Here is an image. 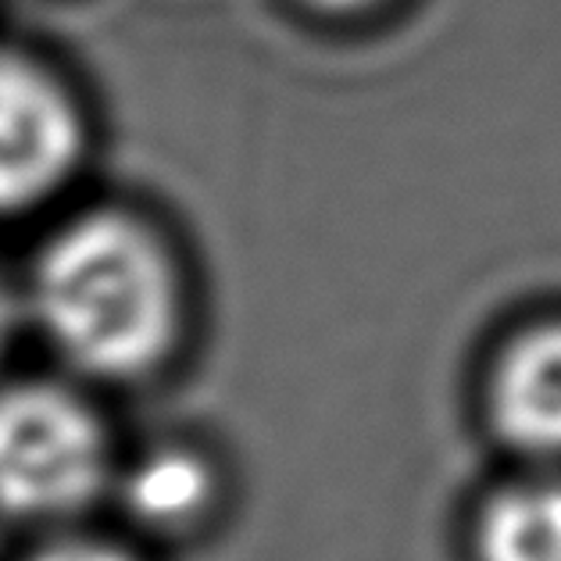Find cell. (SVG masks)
Returning <instances> with one entry per match:
<instances>
[{"label":"cell","mask_w":561,"mask_h":561,"mask_svg":"<svg viewBox=\"0 0 561 561\" xmlns=\"http://www.w3.org/2000/svg\"><path fill=\"white\" fill-rule=\"evenodd\" d=\"M483 561H561V479L515 483L479 523Z\"/></svg>","instance_id":"cell-6"},{"label":"cell","mask_w":561,"mask_h":561,"mask_svg":"<svg viewBox=\"0 0 561 561\" xmlns=\"http://www.w3.org/2000/svg\"><path fill=\"white\" fill-rule=\"evenodd\" d=\"M25 561H140L129 547L107 537H87V533H58L33 547Z\"/></svg>","instance_id":"cell-7"},{"label":"cell","mask_w":561,"mask_h":561,"mask_svg":"<svg viewBox=\"0 0 561 561\" xmlns=\"http://www.w3.org/2000/svg\"><path fill=\"white\" fill-rule=\"evenodd\" d=\"M490 412L497 433L529 455H561V322L533 325L501 354Z\"/></svg>","instance_id":"cell-4"},{"label":"cell","mask_w":561,"mask_h":561,"mask_svg":"<svg viewBox=\"0 0 561 561\" xmlns=\"http://www.w3.org/2000/svg\"><path fill=\"white\" fill-rule=\"evenodd\" d=\"M115 450L98 408L61 379L0 382V515L65 526L115 483Z\"/></svg>","instance_id":"cell-2"},{"label":"cell","mask_w":561,"mask_h":561,"mask_svg":"<svg viewBox=\"0 0 561 561\" xmlns=\"http://www.w3.org/2000/svg\"><path fill=\"white\" fill-rule=\"evenodd\" d=\"M25 319L90 382H140L183 336V276L140 211L98 204L54 226L33 254Z\"/></svg>","instance_id":"cell-1"},{"label":"cell","mask_w":561,"mask_h":561,"mask_svg":"<svg viewBox=\"0 0 561 561\" xmlns=\"http://www.w3.org/2000/svg\"><path fill=\"white\" fill-rule=\"evenodd\" d=\"M115 483L126 515L158 537H180V533L197 529L218 497L211 461L183 444L144 450L126 469H118Z\"/></svg>","instance_id":"cell-5"},{"label":"cell","mask_w":561,"mask_h":561,"mask_svg":"<svg viewBox=\"0 0 561 561\" xmlns=\"http://www.w3.org/2000/svg\"><path fill=\"white\" fill-rule=\"evenodd\" d=\"M22 314H25L22 294L4 279V272H0V358H4V351L11 347V340H15Z\"/></svg>","instance_id":"cell-8"},{"label":"cell","mask_w":561,"mask_h":561,"mask_svg":"<svg viewBox=\"0 0 561 561\" xmlns=\"http://www.w3.org/2000/svg\"><path fill=\"white\" fill-rule=\"evenodd\" d=\"M87 150L90 118L72 87L33 54L0 44V218L50 204Z\"/></svg>","instance_id":"cell-3"},{"label":"cell","mask_w":561,"mask_h":561,"mask_svg":"<svg viewBox=\"0 0 561 561\" xmlns=\"http://www.w3.org/2000/svg\"><path fill=\"white\" fill-rule=\"evenodd\" d=\"M311 8L330 11V15H358V11H368L382 4V0H308Z\"/></svg>","instance_id":"cell-9"}]
</instances>
